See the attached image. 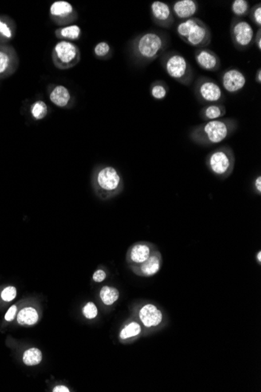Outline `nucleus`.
I'll return each instance as SVG.
<instances>
[{"mask_svg":"<svg viewBox=\"0 0 261 392\" xmlns=\"http://www.w3.org/2000/svg\"><path fill=\"white\" fill-rule=\"evenodd\" d=\"M49 100L60 108H68L74 104V98L71 91L63 85H51L48 87Z\"/></svg>","mask_w":261,"mask_h":392,"instance_id":"f3484780","label":"nucleus"},{"mask_svg":"<svg viewBox=\"0 0 261 392\" xmlns=\"http://www.w3.org/2000/svg\"><path fill=\"white\" fill-rule=\"evenodd\" d=\"M30 112L32 116L36 120H41V119H45L49 112L47 104L42 100H37L32 103L31 106Z\"/></svg>","mask_w":261,"mask_h":392,"instance_id":"c85d7f7f","label":"nucleus"},{"mask_svg":"<svg viewBox=\"0 0 261 392\" xmlns=\"http://www.w3.org/2000/svg\"><path fill=\"white\" fill-rule=\"evenodd\" d=\"M206 165L212 174L220 179H226L235 168V154L228 146H222L211 151L206 158Z\"/></svg>","mask_w":261,"mask_h":392,"instance_id":"423d86ee","label":"nucleus"},{"mask_svg":"<svg viewBox=\"0 0 261 392\" xmlns=\"http://www.w3.org/2000/svg\"><path fill=\"white\" fill-rule=\"evenodd\" d=\"M169 44L167 32L148 31L134 38L129 46L130 53L136 64L147 65L167 52Z\"/></svg>","mask_w":261,"mask_h":392,"instance_id":"f257e3e1","label":"nucleus"},{"mask_svg":"<svg viewBox=\"0 0 261 392\" xmlns=\"http://www.w3.org/2000/svg\"><path fill=\"white\" fill-rule=\"evenodd\" d=\"M157 249L154 244L147 242H139L133 244L127 254V261L132 266L139 265L150 257L152 252Z\"/></svg>","mask_w":261,"mask_h":392,"instance_id":"4468645a","label":"nucleus"},{"mask_svg":"<svg viewBox=\"0 0 261 392\" xmlns=\"http://www.w3.org/2000/svg\"><path fill=\"white\" fill-rule=\"evenodd\" d=\"M195 60L199 68L207 72H218L222 65L219 56L208 48L195 49Z\"/></svg>","mask_w":261,"mask_h":392,"instance_id":"2eb2a0df","label":"nucleus"},{"mask_svg":"<svg viewBox=\"0 0 261 392\" xmlns=\"http://www.w3.org/2000/svg\"><path fill=\"white\" fill-rule=\"evenodd\" d=\"M82 36L81 28L77 25L60 27L55 31V36L61 41H78Z\"/></svg>","mask_w":261,"mask_h":392,"instance_id":"412c9836","label":"nucleus"},{"mask_svg":"<svg viewBox=\"0 0 261 392\" xmlns=\"http://www.w3.org/2000/svg\"><path fill=\"white\" fill-rule=\"evenodd\" d=\"M250 18L258 28H261V4L258 2L255 4L253 7L250 8Z\"/></svg>","mask_w":261,"mask_h":392,"instance_id":"7c9ffc66","label":"nucleus"},{"mask_svg":"<svg viewBox=\"0 0 261 392\" xmlns=\"http://www.w3.org/2000/svg\"><path fill=\"white\" fill-rule=\"evenodd\" d=\"M82 313L86 319H93L97 316L98 308L93 302H88L83 307Z\"/></svg>","mask_w":261,"mask_h":392,"instance_id":"2f4dec72","label":"nucleus"},{"mask_svg":"<svg viewBox=\"0 0 261 392\" xmlns=\"http://www.w3.org/2000/svg\"><path fill=\"white\" fill-rule=\"evenodd\" d=\"M176 32L184 43L196 49L207 48L212 40L211 28L197 17L181 21L177 26Z\"/></svg>","mask_w":261,"mask_h":392,"instance_id":"20e7f679","label":"nucleus"},{"mask_svg":"<svg viewBox=\"0 0 261 392\" xmlns=\"http://www.w3.org/2000/svg\"><path fill=\"white\" fill-rule=\"evenodd\" d=\"M139 317L146 327H157L163 320V313L157 306L153 304L145 305L139 310Z\"/></svg>","mask_w":261,"mask_h":392,"instance_id":"a211bd4d","label":"nucleus"},{"mask_svg":"<svg viewBox=\"0 0 261 392\" xmlns=\"http://www.w3.org/2000/svg\"><path fill=\"white\" fill-rule=\"evenodd\" d=\"M19 66V56L15 48L9 44H0V80L14 75Z\"/></svg>","mask_w":261,"mask_h":392,"instance_id":"9b49d317","label":"nucleus"},{"mask_svg":"<svg viewBox=\"0 0 261 392\" xmlns=\"http://www.w3.org/2000/svg\"><path fill=\"white\" fill-rule=\"evenodd\" d=\"M51 57L56 68L68 70L81 61V53L79 47L72 42L60 41L53 47Z\"/></svg>","mask_w":261,"mask_h":392,"instance_id":"0eeeda50","label":"nucleus"},{"mask_svg":"<svg viewBox=\"0 0 261 392\" xmlns=\"http://www.w3.org/2000/svg\"><path fill=\"white\" fill-rule=\"evenodd\" d=\"M107 278V272L103 269H97L92 275V280L96 283H102Z\"/></svg>","mask_w":261,"mask_h":392,"instance_id":"72a5a7b5","label":"nucleus"},{"mask_svg":"<svg viewBox=\"0 0 261 392\" xmlns=\"http://www.w3.org/2000/svg\"><path fill=\"white\" fill-rule=\"evenodd\" d=\"M17 24L11 17L0 14V44H7L15 38Z\"/></svg>","mask_w":261,"mask_h":392,"instance_id":"aec40b11","label":"nucleus"},{"mask_svg":"<svg viewBox=\"0 0 261 392\" xmlns=\"http://www.w3.org/2000/svg\"><path fill=\"white\" fill-rule=\"evenodd\" d=\"M227 112L225 106L222 103L208 104L202 108L199 112L200 118L205 122L217 120L224 116Z\"/></svg>","mask_w":261,"mask_h":392,"instance_id":"4be33fe9","label":"nucleus"},{"mask_svg":"<svg viewBox=\"0 0 261 392\" xmlns=\"http://www.w3.org/2000/svg\"><path fill=\"white\" fill-rule=\"evenodd\" d=\"M38 312L34 308H32V307H27V308H23L17 315V322L21 325L32 326V325L36 324L38 322Z\"/></svg>","mask_w":261,"mask_h":392,"instance_id":"b1692460","label":"nucleus"},{"mask_svg":"<svg viewBox=\"0 0 261 392\" xmlns=\"http://www.w3.org/2000/svg\"><path fill=\"white\" fill-rule=\"evenodd\" d=\"M254 44L258 47V50H261V28H258V32L254 34Z\"/></svg>","mask_w":261,"mask_h":392,"instance_id":"e433bc0d","label":"nucleus"},{"mask_svg":"<svg viewBox=\"0 0 261 392\" xmlns=\"http://www.w3.org/2000/svg\"><path fill=\"white\" fill-rule=\"evenodd\" d=\"M93 54L98 60H110L113 56V49L107 42H100L95 45Z\"/></svg>","mask_w":261,"mask_h":392,"instance_id":"a878e982","label":"nucleus"},{"mask_svg":"<svg viewBox=\"0 0 261 392\" xmlns=\"http://www.w3.org/2000/svg\"><path fill=\"white\" fill-rule=\"evenodd\" d=\"M163 264L161 254L157 249L152 252L147 261L139 265L132 266V270L139 276L151 277L159 272Z\"/></svg>","mask_w":261,"mask_h":392,"instance_id":"dca6fc26","label":"nucleus"},{"mask_svg":"<svg viewBox=\"0 0 261 392\" xmlns=\"http://www.w3.org/2000/svg\"><path fill=\"white\" fill-rule=\"evenodd\" d=\"M231 10L236 18L246 17L250 13V2L246 0H234L231 4Z\"/></svg>","mask_w":261,"mask_h":392,"instance_id":"bb28decb","label":"nucleus"},{"mask_svg":"<svg viewBox=\"0 0 261 392\" xmlns=\"http://www.w3.org/2000/svg\"><path fill=\"white\" fill-rule=\"evenodd\" d=\"M42 360V353L37 348H32L25 351L23 355V362L27 366H36Z\"/></svg>","mask_w":261,"mask_h":392,"instance_id":"cd10ccee","label":"nucleus"},{"mask_svg":"<svg viewBox=\"0 0 261 392\" xmlns=\"http://www.w3.org/2000/svg\"><path fill=\"white\" fill-rule=\"evenodd\" d=\"M256 259H257V261H258L259 264L261 263V252L259 251V252L257 253V256H256Z\"/></svg>","mask_w":261,"mask_h":392,"instance_id":"ea45409f","label":"nucleus"},{"mask_svg":"<svg viewBox=\"0 0 261 392\" xmlns=\"http://www.w3.org/2000/svg\"><path fill=\"white\" fill-rule=\"evenodd\" d=\"M194 94L199 103L203 105L213 103H222L225 96L220 86L211 78L201 76L198 78L194 87Z\"/></svg>","mask_w":261,"mask_h":392,"instance_id":"6e6552de","label":"nucleus"},{"mask_svg":"<svg viewBox=\"0 0 261 392\" xmlns=\"http://www.w3.org/2000/svg\"><path fill=\"white\" fill-rule=\"evenodd\" d=\"M254 189L255 190V193H258V195L261 194V176L259 174L258 176L256 177L254 181Z\"/></svg>","mask_w":261,"mask_h":392,"instance_id":"c9c22d12","label":"nucleus"},{"mask_svg":"<svg viewBox=\"0 0 261 392\" xmlns=\"http://www.w3.org/2000/svg\"><path fill=\"white\" fill-rule=\"evenodd\" d=\"M169 92V87L164 81L156 80L151 83L149 87V93L154 100H164Z\"/></svg>","mask_w":261,"mask_h":392,"instance_id":"5701e85b","label":"nucleus"},{"mask_svg":"<svg viewBox=\"0 0 261 392\" xmlns=\"http://www.w3.org/2000/svg\"><path fill=\"white\" fill-rule=\"evenodd\" d=\"M255 81L256 83H258V84H261V68H259L256 72L255 75Z\"/></svg>","mask_w":261,"mask_h":392,"instance_id":"58836bf2","label":"nucleus"},{"mask_svg":"<svg viewBox=\"0 0 261 392\" xmlns=\"http://www.w3.org/2000/svg\"><path fill=\"white\" fill-rule=\"evenodd\" d=\"M53 392H69L70 390L68 388L64 385H58V386L55 387L53 390Z\"/></svg>","mask_w":261,"mask_h":392,"instance_id":"4c0bfd02","label":"nucleus"},{"mask_svg":"<svg viewBox=\"0 0 261 392\" xmlns=\"http://www.w3.org/2000/svg\"><path fill=\"white\" fill-rule=\"evenodd\" d=\"M150 16L155 25L163 28H171L175 23L171 6L162 1H153L151 3Z\"/></svg>","mask_w":261,"mask_h":392,"instance_id":"f8f14e48","label":"nucleus"},{"mask_svg":"<svg viewBox=\"0 0 261 392\" xmlns=\"http://www.w3.org/2000/svg\"><path fill=\"white\" fill-rule=\"evenodd\" d=\"M231 43L237 49L246 50L254 44V32L251 25L243 19L234 18L230 25Z\"/></svg>","mask_w":261,"mask_h":392,"instance_id":"1a4fd4ad","label":"nucleus"},{"mask_svg":"<svg viewBox=\"0 0 261 392\" xmlns=\"http://www.w3.org/2000/svg\"><path fill=\"white\" fill-rule=\"evenodd\" d=\"M16 312H17V307L15 305L11 306L5 315V319L6 321L13 320V318L15 316Z\"/></svg>","mask_w":261,"mask_h":392,"instance_id":"f704fd0d","label":"nucleus"},{"mask_svg":"<svg viewBox=\"0 0 261 392\" xmlns=\"http://www.w3.org/2000/svg\"><path fill=\"white\" fill-rule=\"evenodd\" d=\"M100 297L102 302L106 305H112L120 297L118 290L113 287L104 286L100 291Z\"/></svg>","mask_w":261,"mask_h":392,"instance_id":"393cba45","label":"nucleus"},{"mask_svg":"<svg viewBox=\"0 0 261 392\" xmlns=\"http://www.w3.org/2000/svg\"><path fill=\"white\" fill-rule=\"evenodd\" d=\"M141 326L137 322H132L126 325L125 327L120 330V338L121 340H127L129 338L138 336L141 333Z\"/></svg>","mask_w":261,"mask_h":392,"instance_id":"c756f323","label":"nucleus"},{"mask_svg":"<svg viewBox=\"0 0 261 392\" xmlns=\"http://www.w3.org/2000/svg\"><path fill=\"white\" fill-rule=\"evenodd\" d=\"M237 128L238 122L235 119H217L195 126L190 131L189 137L199 146H211L225 140L234 134Z\"/></svg>","mask_w":261,"mask_h":392,"instance_id":"f03ea898","label":"nucleus"},{"mask_svg":"<svg viewBox=\"0 0 261 392\" xmlns=\"http://www.w3.org/2000/svg\"><path fill=\"white\" fill-rule=\"evenodd\" d=\"M174 17L182 21L194 17L199 10V3L195 0H177L172 5Z\"/></svg>","mask_w":261,"mask_h":392,"instance_id":"6ab92c4d","label":"nucleus"},{"mask_svg":"<svg viewBox=\"0 0 261 392\" xmlns=\"http://www.w3.org/2000/svg\"><path fill=\"white\" fill-rule=\"evenodd\" d=\"M16 295H17V289H16L15 287L10 286V287H6L2 291V294H1V298L5 302H11V301L15 299Z\"/></svg>","mask_w":261,"mask_h":392,"instance_id":"473e14b6","label":"nucleus"},{"mask_svg":"<svg viewBox=\"0 0 261 392\" xmlns=\"http://www.w3.org/2000/svg\"><path fill=\"white\" fill-rule=\"evenodd\" d=\"M160 62L162 68L171 79L186 87L192 84L193 69L188 60L179 52L175 50L165 52L160 56Z\"/></svg>","mask_w":261,"mask_h":392,"instance_id":"39448f33","label":"nucleus"},{"mask_svg":"<svg viewBox=\"0 0 261 392\" xmlns=\"http://www.w3.org/2000/svg\"><path fill=\"white\" fill-rule=\"evenodd\" d=\"M49 17L55 25L60 27L74 25L78 19L77 9L65 0H57L49 7Z\"/></svg>","mask_w":261,"mask_h":392,"instance_id":"9d476101","label":"nucleus"},{"mask_svg":"<svg viewBox=\"0 0 261 392\" xmlns=\"http://www.w3.org/2000/svg\"><path fill=\"white\" fill-rule=\"evenodd\" d=\"M221 82L226 92L235 94L246 87V77L238 68H228L222 73Z\"/></svg>","mask_w":261,"mask_h":392,"instance_id":"ddd939ff","label":"nucleus"},{"mask_svg":"<svg viewBox=\"0 0 261 392\" xmlns=\"http://www.w3.org/2000/svg\"><path fill=\"white\" fill-rule=\"evenodd\" d=\"M91 183L96 195L103 201L116 197L124 190L122 175L111 165L96 166L92 171Z\"/></svg>","mask_w":261,"mask_h":392,"instance_id":"7ed1b4c3","label":"nucleus"}]
</instances>
